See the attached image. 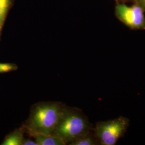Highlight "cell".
<instances>
[{
    "instance_id": "cell-3",
    "label": "cell",
    "mask_w": 145,
    "mask_h": 145,
    "mask_svg": "<svg viewBox=\"0 0 145 145\" xmlns=\"http://www.w3.org/2000/svg\"><path fill=\"white\" fill-rule=\"evenodd\" d=\"M128 126L124 117L99 122L95 127V135L102 145H114L124 135Z\"/></svg>"
},
{
    "instance_id": "cell-5",
    "label": "cell",
    "mask_w": 145,
    "mask_h": 145,
    "mask_svg": "<svg viewBox=\"0 0 145 145\" xmlns=\"http://www.w3.org/2000/svg\"><path fill=\"white\" fill-rule=\"evenodd\" d=\"M38 145H65L66 144L60 138L54 135H36L33 137Z\"/></svg>"
},
{
    "instance_id": "cell-9",
    "label": "cell",
    "mask_w": 145,
    "mask_h": 145,
    "mask_svg": "<svg viewBox=\"0 0 145 145\" xmlns=\"http://www.w3.org/2000/svg\"><path fill=\"white\" fill-rule=\"evenodd\" d=\"M17 66L10 63H0V73L10 72L16 71Z\"/></svg>"
},
{
    "instance_id": "cell-4",
    "label": "cell",
    "mask_w": 145,
    "mask_h": 145,
    "mask_svg": "<svg viewBox=\"0 0 145 145\" xmlns=\"http://www.w3.org/2000/svg\"><path fill=\"white\" fill-rule=\"evenodd\" d=\"M115 14L120 21L131 29H145L144 10L138 4L130 7L124 3H117Z\"/></svg>"
},
{
    "instance_id": "cell-2",
    "label": "cell",
    "mask_w": 145,
    "mask_h": 145,
    "mask_svg": "<svg viewBox=\"0 0 145 145\" xmlns=\"http://www.w3.org/2000/svg\"><path fill=\"white\" fill-rule=\"evenodd\" d=\"M90 126L83 114L74 110L63 108L52 135L60 138L66 144L89 133Z\"/></svg>"
},
{
    "instance_id": "cell-10",
    "label": "cell",
    "mask_w": 145,
    "mask_h": 145,
    "mask_svg": "<svg viewBox=\"0 0 145 145\" xmlns=\"http://www.w3.org/2000/svg\"><path fill=\"white\" fill-rule=\"evenodd\" d=\"M22 145H38V144L35 140H32L31 139L24 138Z\"/></svg>"
},
{
    "instance_id": "cell-8",
    "label": "cell",
    "mask_w": 145,
    "mask_h": 145,
    "mask_svg": "<svg viewBox=\"0 0 145 145\" xmlns=\"http://www.w3.org/2000/svg\"><path fill=\"white\" fill-rule=\"evenodd\" d=\"M96 144V140L91 136L89 135V133L83 135L70 144L71 145H94Z\"/></svg>"
},
{
    "instance_id": "cell-1",
    "label": "cell",
    "mask_w": 145,
    "mask_h": 145,
    "mask_svg": "<svg viewBox=\"0 0 145 145\" xmlns=\"http://www.w3.org/2000/svg\"><path fill=\"white\" fill-rule=\"evenodd\" d=\"M63 108L56 103L39 104L32 109L23 129L31 137L36 135H51Z\"/></svg>"
},
{
    "instance_id": "cell-6",
    "label": "cell",
    "mask_w": 145,
    "mask_h": 145,
    "mask_svg": "<svg viewBox=\"0 0 145 145\" xmlns=\"http://www.w3.org/2000/svg\"><path fill=\"white\" fill-rule=\"evenodd\" d=\"M24 129L16 130L6 136L2 145H22L24 139Z\"/></svg>"
},
{
    "instance_id": "cell-11",
    "label": "cell",
    "mask_w": 145,
    "mask_h": 145,
    "mask_svg": "<svg viewBox=\"0 0 145 145\" xmlns=\"http://www.w3.org/2000/svg\"><path fill=\"white\" fill-rule=\"evenodd\" d=\"M138 5H140L144 11H145V0H138Z\"/></svg>"
},
{
    "instance_id": "cell-7",
    "label": "cell",
    "mask_w": 145,
    "mask_h": 145,
    "mask_svg": "<svg viewBox=\"0 0 145 145\" xmlns=\"http://www.w3.org/2000/svg\"><path fill=\"white\" fill-rule=\"evenodd\" d=\"M11 0H0V35L5 21V17L10 7Z\"/></svg>"
}]
</instances>
